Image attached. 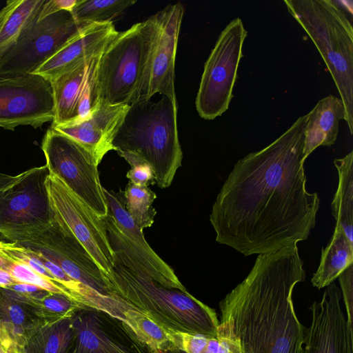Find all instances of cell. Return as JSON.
Instances as JSON below:
<instances>
[{
	"label": "cell",
	"mask_w": 353,
	"mask_h": 353,
	"mask_svg": "<svg viewBox=\"0 0 353 353\" xmlns=\"http://www.w3.org/2000/svg\"><path fill=\"white\" fill-rule=\"evenodd\" d=\"M309 112L279 137L234 165L210 214L216 242L245 256L307 240L320 199L305 187L303 154Z\"/></svg>",
	"instance_id": "6da1fadb"
},
{
	"label": "cell",
	"mask_w": 353,
	"mask_h": 353,
	"mask_svg": "<svg viewBox=\"0 0 353 353\" xmlns=\"http://www.w3.org/2000/svg\"><path fill=\"white\" fill-rule=\"evenodd\" d=\"M305 279L296 245L258 255L248 276L219 302L239 353H303L307 327L292 294Z\"/></svg>",
	"instance_id": "7a4b0ae2"
},
{
	"label": "cell",
	"mask_w": 353,
	"mask_h": 353,
	"mask_svg": "<svg viewBox=\"0 0 353 353\" xmlns=\"http://www.w3.org/2000/svg\"><path fill=\"white\" fill-rule=\"evenodd\" d=\"M176 98L161 95L130 105L112 141L114 150L131 166L147 163L160 188L170 186L181 166Z\"/></svg>",
	"instance_id": "3957f363"
},
{
	"label": "cell",
	"mask_w": 353,
	"mask_h": 353,
	"mask_svg": "<svg viewBox=\"0 0 353 353\" xmlns=\"http://www.w3.org/2000/svg\"><path fill=\"white\" fill-rule=\"evenodd\" d=\"M106 282L110 296L125 301L166 330L216 336V312L188 291L165 288L117 263Z\"/></svg>",
	"instance_id": "277c9868"
},
{
	"label": "cell",
	"mask_w": 353,
	"mask_h": 353,
	"mask_svg": "<svg viewBox=\"0 0 353 353\" xmlns=\"http://www.w3.org/2000/svg\"><path fill=\"white\" fill-rule=\"evenodd\" d=\"M290 14L310 37L323 57L343 101L353 134V28L341 1L285 0Z\"/></svg>",
	"instance_id": "5b68a950"
},
{
	"label": "cell",
	"mask_w": 353,
	"mask_h": 353,
	"mask_svg": "<svg viewBox=\"0 0 353 353\" xmlns=\"http://www.w3.org/2000/svg\"><path fill=\"white\" fill-rule=\"evenodd\" d=\"M159 33L157 13L117 32L102 52L99 64L101 101L131 105L139 101Z\"/></svg>",
	"instance_id": "8992f818"
},
{
	"label": "cell",
	"mask_w": 353,
	"mask_h": 353,
	"mask_svg": "<svg viewBox=\"0 0 353 353\" xmlns=\"http://www.w3.org/2000/svg\"><path fill=\"white\" fill-rule=\"evenodd\" d=\"M103 192L108 214L103 219L116 263L165 288L188 292L174 270L150 246L143 230L136 225L127 212L121 198L105 188Z\"/></svg>",
	"instance_id": "52a82bcc"
},
{
	"label": "cell",
	"mask_w": 353,
	"mask_h": 353,
	"mask_svg": "<svg viewBox=\"0 0 353 353\" xmlns=\"http://www.w3.org/2000/svg\"><path fill=\"white\" fill-rule=\"evenodd\" d=\"M247 33L237 17L219 34L205 63L196 97V108L202 119L213 120L228 109Z\"/></svg>",
	"instance_id": "ba28073f"
},
{
	"label": "cell",
	"mask_w": 353,
	"mask_h": 353,
	"mask_svg": "<svg viewBox=\"0 0 353 353\" xmlns=\"http://www.w3.org/2000/svg\"><path fill=\"white\" fill-rule=\"evenodd\" d=\"M45 185L53 219L83 245L107 279L112 272L116 261L103 217L57 175L48 172Z\"/></svg>",
	"instance_id": "9c48e42d"
},
{
	"label": "cell",
	"mask_w": 353,
	"mask_h": 353,
	"mask_svg": "<svg viewBox=\"0 0 353 353\" xmlns=\"http://www.w3.org/2000/svg\"><path fill=\"white\" fill-rule=\"evenodd\" d=\"M41 149L48 172L61 178L99 216H106L108 205L98 170L101 162L79 143L51 127L43 137Z\"/></svg>",
	"instance_id": "30bf717a"
},
{
	"label": "cell",
	"mask_w": 353,
	"mask_h": 353,
	"mask_svg": "<svg viewBox=\"0 0 353 353\" xmlns=\"http://www.w3.org/2000/svg\"><path fill=\"white\" fill-rule=\"evenodd\" d=\"M94 23L77 21L71 12L61 10L37 19L17 43L0 58L1 75L34 72L63 46Z\"/></svg>",
	"instance_id": "8fae6325"
},
{
	"label": "cell",
	"mask_w": 353,
	"mask_h": 353,
	"mask_svg": "<svg viewBox=\"0 0 353 353\" xmlns=\"http://www.w3.org/2000/svg\"><path fill=\"white\" fill-rule=\"evenodd\" d=\"M3 237L42 252L72 279L110 296L106 277L94 260L54 219L49 224L8 234Z\"/></svg>",
	"instance_id": "7c38bea8"
},
{
	"label": "cell",
	"mask_w": 353,
	"mask_h": 353,
	"mask_svg": "<svg viewBox=\"0 0 353 353\" xmlns=\"http://www.w3.org/2000/svg\"><path fill=\"white\" fill-rule=\"evenodd\" d=\"M47 166L30 168L0 188V234L49 224L53 220L45 180Z\"/></svg>",
	"instance_id": "4fadbf2b"
},
{
	"label": "cell",
	"mask_w": 353,
	"mask_h": 353,
	"mask_svg": "<svg viewBox=\"0 0 353 353\" xmlns=\"http://www.w3.org/2000/svg\"><path fill=\"white\" fill-rule=\"evenodd\" d=\"M54 119L51 82L36 74H0V128H41Z\"/></svg>",
	"instance_id": "5bb4252c"
},
{
	"label": "cell",
	"mask_w": 353,
	"mask_h": 353,
	"mask_svg": "<svg viewBox=\"0 0 353 353\" xmlns=\"http://www.w3.org/2000/svg\"><path fill=\"white\" fill-rule=\"evenodd\" d=\"M101 54L77 63L50 81L54 104L51 125L81 121L99 106L98 68Z\"/></svg>",
	"instance_id": "9a60e30c"
},
{
	"label": "cell",
	"mask_w": 353,
	"mask_h": 353,
	"mask_svg": "<svg viewBox=\"0 0 353 353\" xmlns=\"http://www.w3.org/2000/svg\"><path fill=\"white\" fill-rule=\"evenodd\" d=\"M72 320L74 334L68 353H151L124 321L103 311L81 309Z\"/></svg>",
	"instance_id": "2e32d148"
},
{
	"label": "cell",
	"mask_w": 353,
	"mask_h": 353,
	"mask_svg": "<svg viewBox=\"0 0 353 353\" xmlns=\"http://www.w3.org/2000/svg\"><path fill=\"white\" fill-rule=\"evenodd\" d=\"M341 298V290L333 282L321 301L310 307L312 320L303 353H353V326L347 321Z\"/></svg>",
	"instance_id": "e0dca14e"
},
{
	"label": "cell",
	"mask_w": 353,
	"mask_h": 353,
	"mask_svg": "<svg viewBox=\"0 0 353 353\" xmlns=\"http://www.w3.org/2000/svg\"><path fill=\"white\" fill-rule=\"evenodd\" d=\"M183 14L184 8L181 3L169 5L157 13L159 33L147 80L138 102L150 100L155 94L176 98L174 65Z\"/></svg>",
	"instance_id": "ac0fdd59"
},
{
	"label": "cell",
	"mask_w": 353,
	"mask_h": 353,
	"mask_svg": "<svg viewBox=\"0 0 353 353\" xmlns=\"http://www.w3.org/2000/svg\"><path fill=\"white\" fill-rule=\"evenodd\" d=\"M129 107L101 101L88 118L76 123L51 125V128L79 143L101 162L109 151L114 150L113 139Z\"/></svg>",
	"instance_id": "d6986e66"
},
{
	"label": "cell",
	"mask_w": 353,
	"mask_h": 353,
	"mask_svg": "<svg viewBox=\"0 0 353 353\" xmlns=\"http://www.w3.org/2000/svg\"><path fill=\"white\" fill-rule=\"evenodd\" d=\"M117 32L112 22L92 23L44 62L34 74L52 81L77 63L103 52Z\"/></svg>",
	"instance_id": "ffe728a7"
},
{
	"label": "cell",
	"mask_w": 353,
	"mask_h": 353,
	"mask_svg": "<svg viewBox=\"0 0 353 353\" xmlns=\"http://www.w3.org/2000/svg\"><path fill=\"white\" fill-rule=\"evenodd\" d=\"M39 305L10 289L0 288V326L19 345L46 323Z\"/></svg>",
	"instance_id": "44dd1931"
},
{
	"label": "cell",
	"mask_w": 353,
	"mask_h": 353,
	"mask_svg": "<svg viewBox=\"0 0 353 353\" xmlns=\"http://www.w3.org/2000/svg\"><path fill=\"white\" fill-rule=\"evenodd\" d=\"M345 117L341 99L330 94L318 101L309 112L303 149L305 159L319 146H331L335 143L339 121L345 120Z\"/></svg>",
	"instance_id": "7402d4cb"
},
{
	"label": "cell",
	"mask_w": 353,
	"mask_h": 353,
	"mask_svg": "<svg viewBox=\"0 0 353 353\" xmlns=\"http://www.w3.org/2000/svg\"><path fill=\"white\" fill-rule=\"evenodd\" d=\"M352 263L353 243L336 225L329 243L322 248L319 265L311 279L312 285L318 289L327 287Z\"/></svg>",
	"instance_id": "603a6c76"
},
{
	"label": "cell",
	"mask_w": 353,
	"mask_h": 353,
	"mask_svg": "<svg viewBox=\"0 0 353 353\" xmlns=\"http://www.w3.org/2000/svg\"><path fill=\"white\" fill-rule=\"evenodd\" d=\"M45 0H10L0 10V58L38 17Z\"/></svg>",
	"instance_id": "cb8c5ba5"
},
{
	"label": "cell",
	"mask_w": 353,
	"mask_h": 353,
	"mask_svg": "<svg viewBox=\"0 0 353 353\" xmlns=\"http://www.w3.org/2000/svg\"><path fill=\"white\" fill-rule=\"evenodd\" d=\"M339 184L331 203V213L350 243H353V151L335 159Z\"/></svg>",
	"instance_id": "d4e9b609"
},
{
	"label": "cell",
	"mask_w": 353,
	"mask_h": 353,
	"mask_svg": "<svg viewBox=\"0 0 353 353\" xmlns=\"http://www.w3.org/2000/svg\"><path fill=\"white\" fill-rule=\"evenodd\" d=\"M72 318L46 323L26 340V353H68L74 339Z\"/></svg>",
	"instance_id": "484cf974"
},
{
	"label": "cell",
	"mask_w": 353,
	"mask_h": 353,
	"mask_svg": "<svg viewBox=\"0 0 353 353\" xmlns=\"http://www.w3.org/2000/svg\"><path fill=\"white\" fill-rule=\"evenodd\" d=\"M125 323L141 343L149 351L161 350L176 352L167 330L140 311L129 309L125 312Z\"/></svg>",
	"instance_id": "4316f807"
},
{
	"label": "cell",
	"mask_w": 353,
	"mask_h": 353,
	"mask_svg": "<svg viewBox=\"0 0 353 353\" xmlns=\"http://www.w3.org/2000/svg\"><path fill=\"white\" fill-rule=\"evenodd\" d=\"M124 205L136 225L141 230L152 225L157 214L152 203L156 194L148 186L128 182L123 192Z\"/></svg>",
	"instance_id": "83f0119b"
},
{
	"label": "cell",
	"mask_w": 353,
	"mask_h": 353,
	"mask_svg": "<svg viewBox=\"0 0 353 353\" xmlns=\"http://www.w3.org/2000/svg\"><path fill=\"white\" fill-rule=\"evenodd\" d=\"M135 3L132 0H78L71 12L81 22H112L113 19Z\"/></svg>",
	"instance_id": "f1b7e54d"
},
{
	"label": "cell",
	"mask_w": 353,
	"mask_h": 353,
	"mask_svg": "<svg viewBox=\"0 0 353 353\" xmlns=\"http://www.w3.org/2000/svg\"><path fill=\"white\" fill-rule=\"evenodd\" d=\"M38 305L47 323L72 318L77 311L85 308L64 294L52 292H48Z\"/></svg>",
	"instance_id": "f546056e"
},
{
	"label": "cell",
	"mask_w": 353,
	"mask_h": 353,
	"mask_svg": "<svg viewBox=\"0 0 353 353\" xmlns=\"http://www.w3.org/2000/svg\"><path fill=\"white\" fill-rule=\"evenodd\" d=\"M3 260V265L1 268L6 270L17 282L34 285L49 292L64 294L72 299L69 292L62 285L36 273L28 265Z\"/></svg>",
	"instance_id": "4dcf8cb0"
},
{
	"label": "cell",
	"mask_w": 353,
	"mask_h": 353,
	"mask_svg": "<svg viewBox=\"0 0 353 353\" xmlns=\"http://www.w3.org/2000/svg\"><path fill=\"white\" fill-rule=\"evenodd\" d=\"M176 352L183 353H203L210 336L202 334H190L167 330Z\"/></svg>",
	"instance_id": "1f68e13d"
},
{
	"label": "cell",
	"mask_w": 353,
	"mask_h": 353,
	"mask_svg": "<svg viewBox=\"0 0 353 353\" xmlns=\"http://www.w3.org/2000/svg\"><path fill=\"white\" fill-rule=\"evenodd\" d=\"M341 296L347 312V321L350 325L353 320V266L347 268L339 276Z\"/></svg>",
	"instance_id": "d6a6232c"
},
{
	"label": "cell",
	"mask_w": 353,
	"mask_h": 353,
	"mask_svg": "<svg viewBox=\"0 0 353 353\" xmlns=\"http://www.w3.org/2000/svg\"><path fill=\"white\" fill-rule=\"evenodd\" d=\"M217 353H239V345L230 323L221 317L217 329Z\"/></svg>",
	"instance_id": "836d02e7"
},
{
	"label": "cell",
	"mask_w": 353,
	"mask_h": 353,
	"mask_svg": "<svg viewBox=\"0 0 353 353\" xmlns=\"http://www.w3.org/2000/svg\"><path fill=\"white\" fill-rule=\"evenodd\" d=\"M129 182L139 186H148L155 182L154 173L152 167L147 163H139L131 165L128 172Z\"/></svg>",
	"instance_id": "e575fe53"
},
{
	"label": "cell",
	"mask_w": 353,
	"mask_h": 353,
	"mask_svg": "<svg viewBox=\"0 0 353 353\" xmlns=\"http://www.w3.org/2000/svg\"><path fill=\"white\" fill-rule=\"evenodd\" d=\"M77 1L78 0H45L38 14L37 20H41L61 10L71 12Z\"/></svg>",
	"instance_id": "d590c367"
},
{
	"label": "cell",
	"mask_w": 353,
	"mask_h": 353,
	"mask_svg": "<svg viewBox=\"0 0 353 353\" xmlns=\"http://www.w3.org/2000/svg\"><path fill=\"white\" fill-rule=\"evenodd\" d=\"M6 288L31 299L37 305L38 302L49 292L36 285L20 282H17Z\"/></svg>",
	"instance_id": "8d00e7d4"
},
{
	"label": "cell",
	"mask_w": 353,
	"mask_h": 353,
	"mask_svg": "<svg viewBox=\"0 0 353 353\" xmlns=\"http://www.w3.org/2000/svg\"><path fill=\"white\" fill-rule=\"evenodd\" d=\"M0 353H26L23 346L17 343L1 326Z\"/></svg>",
	"instance_id": "74e56055"
},
{
	"label": "cell",
	"mask_w": 353,
	"mask_h": 353,
	"mask_svg": "<svg viewBox=\"0 0 353 353\" xmlns=\"http://www.w3.org/2000/svg\"><path fill=\"white\" fill-rule=\"evenodd\" d=\"M17 281L11 274L4 268L0 267V288H6Z\"/></svg>",
	"instance_id": "f35d334b"
},
{
	"label": "cell",
	"mask_w": 353,
	"mask_h": 353,
	"mask_svg": "<svg viewBox=\"0 0 353 353\" xmlns=\"http://www.w3.org/2000/svg\"><path fill=\"white\" fill-rule=\"evenodd\" d=\"M218 339L216 337H210L208 339L206 348L203 353H217Z\"/></svg>",
	"instance_id": "ab89813d"
},
{
	"label": "cell",
	"mask_w": 353,
	"mask_h": 353,
	"mask_svg": "<svg viewBox=\"0 0 353 353\" xmlns=\"http://www.w3.org/2000/svg\"><path fill=\"white\" fill-rule=\"evenodd\" d=\"M14 176L0 173V188L14 179Z\"/></svg>",
	"instance_id": "60d3db41"
},
{
	"label": "cell",
	"mask_w": 353,
	"mask_h": 353,
	"mask_svg": "<svg viewBox=\"0 0 353 353\" xmlns=\"http://www.w3.org/2000/svg\"><path fill=\"white\" fill-rule=\"evenodd\" d=\"M151 353H175V352H167L161 350H154Z\"/></svg>",
	"instance_id": "b9f144b4"
},
{
	"label": "cell",
	"mask_w": 353,
	"mask_h": 353,
	"mask_svg": "<svg viewBox=\"0 0 353 353\" xmlns=\"http://www.w3.org/2000/svg\"><path fill=\"white\" fill-rule=\"evenodd\" d=\"M3 265V260L1 258H0V267H2Z\"/></svg>",
	"instance_id": "7bdbcfd3"
}]
</instances>
